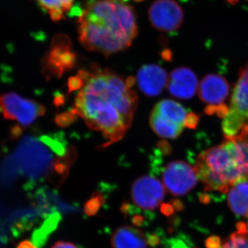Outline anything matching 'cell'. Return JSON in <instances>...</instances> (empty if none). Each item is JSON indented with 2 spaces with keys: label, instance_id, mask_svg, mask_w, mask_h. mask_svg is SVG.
Returning a JSON list of instances; mask_svg holds the SVG:
<instances>
[{
  "label": "cell",
  "instance_id": "8",
  "mask_svg": "<svg viewBox=\"0 0 248 248\" xmlns=\"http://www.w3.org/2000/svg\"><path fill=\"white\" fill-rule=\"evenodd\" d=\"M195 168L183 161H174L163 170V184L176 197L186 195L195 187L198 181Z\"/></svg>",
  "mask_w": 248,
  "mask_h": 248
},
{
  "label": "cell",
  "instance_id": "24",
  "mask_svg": "<svg viewBox=\"0 0 248 248\" xmlns=\"http://www.w3.org/2000/svg\"><path fill=\"white\" fill-rule=\"evenodd\" d=\"M17 248H36L35 246L29 241H24L18 246Z\"/></svg>",
  "mask_w": 248,
  "mask_h": 248
},
{
  "label": "cell",
  "instance_id": "13",
  "mask_svg": "<svg viewBox=\"0 0 248 248\" xmlns=\"http://www.w3.org/2000/svg\"><path fill=\"white\" fill-rule=\"evenodd\" d=\"M168 80L169 78L164 68L155 64L142 66L137 76L139 89L149 97L159 95L168 84Z\"/></svg>",
  "mask_w": 248,
  "mask_h": 248
},
{
  "label": "cell",
  "instance_id": "7",
  "mask_svg": "<svg viewBox=\"0 0 248 248\" xmlns=\"http://www.w3.org/2000/svg\"><path fill=\"white\" fill-rule=\"evenodd\" d=\"M198 90L200 99L207 104L206 113H217L223 118L228 112V107L224 105V102L230 91L226 79L218 75H208L201 81Z\"/></svg>",
  "mask_w": 248,
  "mask_h": 248
},
{
  "label": "cell",
  "instance_id": "21",
  "mask_svg": "<svg viewBox=\"0 0 248 248\" xmlns=\"http://www.w3.org/2000/svg\"><path fill=\"white\" fill-rule=\"evenodd\" d=\"M147 241L151 246H156L159 244L160 239L159 236H156V235L150 234L147 237Z\"/></svg>",
  "mask_w": 248,
  "mask_h": 248
},
{
  "label": "cell",
  "instance_id": "5",
  "mask_svg": "<svg viewBox=\"0 0 248 248\" xmlns=\"http://www.w3.org/2000/svg\"><path fill=\"white\" fill-rule=\"evenodd\" d=\"M248 125V64L239 73L222 128L226 137H234Z\"/></svg>",
  "mask_w": 248,
  "mask_h": 248
},
{
  "label": "cell",
  "instance_id": "26",
  "mask_svg": "<svg viewBox=\"0 0 248 248\" xmlns=\"http://www.w3.org/2000/svg\"><path fill=\"white\" fill-rule=\"evenodd\" d=\"M229 2H231V4H235L237 1V0H228Z\"/></svg>",
  "mask_w": 248,
  "mask_h": 248
},
{
  "label": "cell",
  "instance_id": "23",
  "mask_svg": "<svg viewBox=\"0 0 248 248\" xmlns=\"http://www.w3.org/2000/svg\"><path fill=\"white\" fill-rule=\"evenodd\" d=\"M143 221H144V218L140 215H137V216L134 217L133 218V224L136 226H141L143 223Z\"/></svg>",
  "mask_w": 248,
  "mask_h": 248
},
{
  "label": "cell",
  "instance_id": "14",
  "mask_svg": "<svg viewBox=\"0 0 248 248\" xmlns=\"http://www.w3.org/2000/svg\"><path fill=\"white\" fill-rule=\"evenodd\" d=\"M147 242L140 230L130 226L117 228L111 239L112 248H147Z\"/></svg>",
  "mask_w": 248,
  "mask_h": 248
},
{
  "label": "cell",
  "instance_id": "3",
  "mask_svg": "<svg viewBox=\"0 0 248 248\" xmlns=\"http://www.w3.org/2000/svg\"><path fill=\"white\" fill-rule=\"evenodd\" d=\"M194 168L205 191L227 193L236 183L248 180V129L202 152Z\"/></svg>",
  "mask_w": 248,
  "mask_h": 248
},
{
  "label": "cell",
  "instance_id": "18",
  "mask_svg": "<svg viewBox=\"0 0 248 248\" xmlns=\"http://www.w3.org/2000/svg\"><path fill=\"white\" fill-rule=\"evenodd\" d=\"M222 248H248V236L236 231L223 243Z\"/></svg>",
  "mask_w": 248,
  "mask_h": 248
},
{
  "label": "cell",
  "instance_id": "20",
  "mask_svg": "<svg viewBox=\"0 0 248 248\" xmlns=\"http://www.w3.org/2000/svg\"><path fill=\"white\" fill-rule=\"evenodd\" d=\"M174 210H175V208H174V204L172 202L170 203L163 204L161 207V213L166 215V216L172 215L174 213Z\"/></svg>",
  "mask_w": 248,
  "mask_h": 248
},
{
  "label": "cell",
  "instance_id": "2",
  "mask_svg": "<svg viewBox=\"0 0 248 248\" xmlns=\"http://www.w3.org/2000/svg\"><path fill=\"white\" fill-rule=\"evenodd\" d=\"M79 42L86 50L109 56L126 50L138 35L136 14L127 0H97L81 12Z\"/></svg>",
  "mask_w": 248,
  "mask_h": 248
},
{
  "label": "cell",
  "instance_id": "4",
  "mask_svg": "<svg viewBox=\"0 0 248 248\" xmlns=\"http://www.w3.org/2000/svg\"><path fill=\"white\" fill-rule=\"evenodd\" d=\"M198 122V116L171 99L158 102L150 117L155 133L160 138L170 140L178 138L185 128H195Z\"/></svg>",
  "mask_w": 248,
  "mask_h": 248
},
{
  "label": "cell",
  "instance_id": "25",
  "mask_svg": "<svg viewBox=\"0 0 248 248\" xmlns=\"http://www.w3.org/2000/svg\"><path fill=\"white\" fill-rule=\"evenodd\" d=\"M246 224V228H245V231H246V234L248 236V221L247 223H245Z\"/></svg>",
  "mask_w": 248,
  "mask_h": 248
},
{
  "label": "cell",
  "instance_id": "11",
  "mask_svg": "<svg viewBox=\"0 0 248 248\" xmlns=\"http://www.w3.org/2000/svg\"><path fill=\"white\" fill-rule=\"evenodd\" d=\"M76 61V55L72 50L70 39L64 35L55 36L45 61L50 73L62 74L63 72L71 69Z\"/></svg>",
  "mask_w": 248,
  "mask_h": 248
},
{
  "label": "cell",
  "instance_id": "22",
  "mask_svg": "<svg viewBox=\"0 0 248 248\" xmlns=\"http://www.w3.org/2000/svg\"><path fill=\"white\" fill-rule=\"evenodd\" d=\"M52 248H78L76 245L71 244L68 242H63V241H60L56 243Z\"/></svg>",
  "mask_w": 248,
  "mask_h": 248
},
{
  "label": "cell",
  "instance_id": "10",
  "mask_svg": "<svg viewBox=\"0 0 248 248\" xmlns=\"http://www.w3.org/2000/svg\"><path fill=\"white\" fill-rule=\"evenodd\" d=\"M164 184L156 178L151 176L138 178L132 186V200L140 208L155 210L164 200Z\"/></svg>",
  "mask_w": 248,
  "mask_h": 248
},
{
  "label": "cell",
  "instance_id": "17",
  "mask_svg": "<svg viewBox=\"0 0 248 248\" xmlns=\"http://www.w3.org/2000/svg\"><path fill=\"white\" fill-rule=\"evenodd\" d=\"M105 203V198L100 192H94L92 197L85 203L84 213L88 216H94L97 215L100 208Z\"/></svg>",
  "mask_w": 248,
  "mask_h": 248
},
{
  "label": "cell",
  "instance_id": "1",
  "mask_svg": "<svg viewBox=\"0 0 248 248\" xmlns=\"http://www.w3.org/2000/svg\"><path fill=\"white\" fill-rule=\"evenodd\" d=\"M83 84L75 99V111L89 128L113 143L127 133L138 107L133 79H124L113 72L84 71Z\"/></svg>",
  "mask_w": 248,
  "mask_h": 248
},
{
  "label": "cell",
  "instance_id": "12",
  "mask_svg": "<svg viewBox=\"0 0 248 248\" xmlns=\"http://www.w3.org/2000/svg\"><path fill=\"white\" fill-rule=\"evenodd\" d=\"M168 89L174 97L181 99H190L199 89L197 76L187 67L176 68L170 75Z\"/></svg>",
  "mask_w": 248,
  "mask_h": 248
},
{
  "label": "cell",
  "instance_id": "9",
  "mask_svg": "<svg viewBox=\"0 0 248 248\" xmlns=\"http://www.w3.org/2000/svg\"><path fill=\"white\" fill-rule=\"evenodd\" d=\"M148 17L156 30L172 33L182 26L184 12L174 0H156L148 10Z\"/></svg>",
  "mask_w": 248,
  "mask_h": 248
},
{
  "label": "cell",
  "instance_id": "19",
  "mask_svg": "<svg viewBox=\"0 0 248 248\" xmlns=\"http://www.w3.org/2000/svg\"><path fill=\"white\" fill-rule=\"evenodd\" d=\"M206 248H222L223 244L221 243V239L218 236H210L205 241Z\"/></svg>",
  "mask_w": 248,
  "mask_h": 248
},
{
  "label": "cell",
  "instance_id": "6",
  "mask_svg": "<svg viewBox=\"0 0 248 248\" xmlns=\"http://www.w3.org/2000/svg\"><path fill=\"white\" fill-rule=\"evenodd\" d=\"M0 111L5 118L26 127L44 115L45 108L35 101L10 93L0 95Z\"/></svg>",
  "mask_w": 248,
  "mask_h": 248
},
{
  "label": "cell",
  "instance_id": "15",
  "mask_svg": "<svg viewBox=\"0 0 248 248\" xmlns=\"http://www.w3.org/2000/svg\"><path fill=\"white\" fill-rule=\"evenodd\" d=\"M227 202L236 217L248 218V180L240 181L228 190Z\"/></svg>",
  "mask_w": 248,
  "mask_h": 248
},
{
  "label": "cell",
  "instance_id": "16",
  "mask_svg": "<svg viewBox=\"0 0 248 248\" xmlns=\"http://www.w3.org/2000/svg\"><path fill=\"white\" fill-rule=\"evenodd\" d=\"M54 22L64 19L71 11L76 0H35Z\"/></svg>",
  "mask_w": 248,
  "mask_h": 248
}]
</instances>
